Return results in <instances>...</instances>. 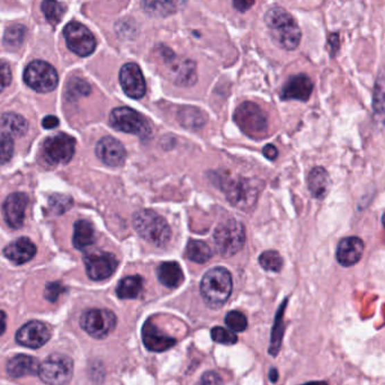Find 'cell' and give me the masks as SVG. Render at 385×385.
<instances>
[{
  "instance_id": "obj_40",
  "label": "cell",
  "mask_w": 385,
  "mask_h": 385,
  "mask_svg": "<svg viewBox=\"0 0 385 385\" xmlns=\"http://www.w3.org/2000/svg\"><path fill=\"white\" fill-rule=\"evenodd\" d=\"M66 286L64 284H61L60 282H50V283L46 284L44 298L48 302H55L59 298V296L62 293L66 292Z\"/></svg>"
},
{
  "instance_id": "obj_11",
  "label": "cell",
  "mask_w": 385,
  "mask_h": 385,
  "mask_svg": "<svg viewBox=\"0 0 385 385\" xmlns=\"http://www.w3.org/2000/svg\"><path fill=\"white\" fill-rule=\"evenodd\" d=\"M64 37L70 51L79 57H88L96 50V39L91 30L79 21H71L66 25Z\"/></svg>"
},
{
  "instance_id": "obj_42",
  "label": "cell",
  "mask_w": 385,
  "mask_h": 385,
  "mask_svg": "<svg viewBox=\"0 0 385 385\" xmlns=\"http://www.w3.org/2000/svg\"><path fill=\"white\" fill-rule=\"evenodd\" d=\"M222 377L217 372H205L195 385H222Z\"/></svg>"
},
{
  "instance_id": "obj_27",
  "label": "cell",
  "mask_w": 385,
  "mask_h": 385,
  "mask_svg": "<svg viewBox=\"0 0 385 385\" xmlns=\"http://www.w3.org/2000/svg\"><path fill=\"white\" fill-rule=\"evenodd\" d=\"M28 127L26 120L17 113L8 111L0 116V129H3V133L10 136H24L28 131Z\"/></svg>"
},
{
  "instance_id": "obj_14",
  "label": "cell",
  "mask_w": 385,
  "mask_h": 385,
  "mask_svg": "<svg viewBox=\"0 0 385 385\" xmlns=\"http://www.w3.org/2000/svg\"><path fill=\"white\" fill-rule=\"evenodd\" d=\"M120 84L124 93L129 98L140 100L145 96L147 91L145 77L140 66L133 62L124 64L120 70Z\"/></svg>"
},
{
  "instance_id": "obj_34",
  "label": "cell",
  "mask_w": 385,
  "mask_h": 385,
  "mask_svg": "<svg viewBox=\"0 0 385 385\" xmlns=\"http://www.w3.org/2000/svg\"><path fill=\"white\" fill-rule=\"evenodd\" d=\"M89 93H91V86L87 82H84V79L73 78L66 87V96L71 100L88 96Z\"/></svg>"
},
{
  "instance_id": "obj_12",
  "label": "cell",
  "mask_w": 385,
  "mask_h": 385,
  "mask_svg": "<svg viewBox=\"0 0 385 385\" xmlns=\"http://www.w3.org/2000/svg\"><path fill=\"white\" fill-rule=\"evenodd\" d=\"M75 150V140L66 133H57L46 138L43 145V152L48 163L64 165L73 159Z\"/></svg>"
},
{
  "instance_id": "obj_4",
  "label": "cell",
  "mask_w": 385,
  "mask_h": 385,
  "mask_svg": "<svg viewBox=\"0 0 385 385\" xmlns=\"http://www.w3.org/2000/svg\"><path fill=\"white\" fill-rule=\"evenodd\" d=\"M214 244L221 256H233L246 244L244 226L233 219L223 221L214 231Z\"/></svg>"
},
{
  "instance_id": "obj_6",
  "label": "cell",
  "mask_w": 385,
  "mask_h": 385,
  "mask_svg": "<svg viewBox=\"0 0 385 385\" xmlns=\"http://www.w3.org/2000/svg\"><path fill=\"white\" fill-rule=\"evenodd\" d=\"M109 124L115 129L124 133H131L138 138L151 136L152 127L143 115L129 107H118L111 111Z\"/></svg>"
},
{
  "instance_id": "obj_22",
  "label": "cell",
  "mask_w": 385,
  "mask_h": 385,
  "mask_svg": "<svg viewBox=\"0 0 385 385\" xmlns=\"http://www.w3.org/2000/svg\"><path fill=\"white\" fill-rule=\"evenodd\" d=\"M372 107L374 124L377 129H382L385 127V68L379 70L376 77Z\"/></svg>"
},
{
  "instance_id": "obj_43",
  "label": "cell",
  "mask_w": 385,
  "mask_h": 385,
  "mask_svg": "<svg viewBox=\"0 0 385 385\" xmlns=\"http://www.w3.org/2000/svg\"><path fill=\"white\" fill-rule=\"evenodd\" d=\"M329 52H330L331 57H334L337 55V52L340 48L339 35L337 33L330 34L328 39Z\"/></svg>"
},
{
  "instance_id": "obj_10",
  "label": "cell",
  "mask_w": 385,
  "mask_h": 385,
  "mask_svg": "<svg viewBox=\"0 0 385 385\" xmlns=\"http://www.w3.org/2000/svg\"><path fill=\"white\" fill-rule=\"evenodd\" d=\"M118 318L107 309H91L84 311L80 318V325L91 337L104 339L114 331Z\"/></svg>"
},
{
  "instance_id": "obj_2",
  "label": "cell",
  "mask_w": 385,
  "mask_h": 385,
  "mask_svg": "<svg viewBox=\"0 0 385 385\" xmlns=\"http://www.w3.org/2000/svg\"><path fill=\"white\" fill-rule=\"evenodd\" d=\"M133 226L142 239L156 247H165L172 239V229L161 215L151 210L136 212Z\"/></svg>"
},
{
  "instance_id": "obj_16",
  "label": "cell",
  "mask_w": 385,
  "mask_h": 385,
  "mask_svg": "<svg viewBox=\"0 0 385 385\" xmlns=\"http://www.w3.org/2000/svg\"><path fill=\"white\" fill-rule=\"evenodd\" d=\"M96 154L98 159L109 167H120L127 159L125 147L113 136L100 138L96 145Z\"/></svg>"
},
{
  "instance_id": "obj_24",
  "label": "cell",
  "mask_w": 385,
  "mask_h": 385,
  "mask_svg": "<svg viewBox=\"0 0 385 385\" xmlns=\"http://www.w3.org/2000/svg\"><path fill=\"white\" fill-rule=\"evenodd\" d=\"M307 187L311 195L316 199H323L331 188V178L323 167H314L307 176Z\"/></svg>"
},
{
  "instance_id": "obj_17",
  "label": "cell",
  "mask_w": 385,
  "mask_h": 385,
  "mask_svg": "<svg viewBox=\"0 0 385 385\" xmlns=\"http://www.w3.org/2000/svg\"><path fill=\"white\" fill-rule=\"evenodd\" d=\"M142 341L147 350L154 352H165L177 343V340L160 330L151 320H147L142 327Z\"/></svg>"
},
{
  "instance_id": "obj_31",
  "label": "cell",
  "mask_w": 385,
  "mask_h": 385,
  "mask_svg": "<svg viewBox=\"0 0 385 385\" xmlns=\"http://www.w3.org/2000/svg\"><path fill=\"white\" fill-rule=\"evenodd\" d=\"M187 257L192 262L204 264L212 258V250L202 240H190L187 244Z\"/></svg>"
},
{
  "instance_id": "obj_21",
  "label": "cell",
  "mask_w": 385,
  "mask_h": 385,
  "mask_svg": "<svg viewBox=\"0 0 385 385\" xmlns=\"http://www.w3.org/2000/svg\"><path fill=\"white\" fill-rule=\"evenodd\" d=\"M3 253L10 262H15L17 265H23L35 256L37 246L26 237H21L8 244L3 250Z\"/></svg>"
},
{
  "instance_id": "obj_49",
  "label": "cell",
  "mask_w": 385,
  "mask_h": 385,
  "mask_svg": "<svg viewBox=\"0 0 385 385\" xmlns=\"http://www.w3.org/2000/svg\"><path fill=\"white\" fill-rule=\"evenodd\" d=\"M303 385H328V384H327V383L325 382H310Z\"/></svg>"
},
{
  "instance_id": "obj_8",
  "label": "cell",
  "mask_w": 385,
  "mask_h": 385,
  "mask_svg": "<svg viewBox=\"0 0 385 385\" xmlns=\"http://www.w3.org/2000/svg\"><path fill=\"white\" fill-rule=\"evenodd\" d=\"M235 123L248 136L260 138L267 131V118L262 109L255 102H244L235 109L233 115Z\"/></svg>"
},
{
  "instance_id": "obj_26",
  "label": "cell",
  "mask_w": 385,
  "mask_h": 385,
  "mask_svg": "<svg viewBox=\"0 0 385 385\" xmlns=\"http://www.w3.org/2000/svg\"><path fill=\"white\" fill-rule=\"evenodd\" d=\"M95 242V230L93 224L87 220H79L73 226V247L78 250H84L91 247Z\"/></svg>"
},
{
  "instance_id": "obj_37",
  "label": "cell",
  "mask_w": 385,
  "mask_h": 385,
  "mask_svg": "<svg viewBox=\"0 0 385 385\" xmlns=\"http://www.w3.org/2000/svg\"><path fill=\"white\" fill-rule=\"evenodd\" d=\"M25 33H26V30L23 25H14L6 30L5 37H3V42L7 46L17 48L24 41Z\"/></svg>"
},
{
  "instance_id": "obj_38",
  "label": "cell",
  "mask_w": 385,
  "mask_h": 385,
  "mask_svg": "<svg viewBox=\"0 0 385 385\" xmlns=\"http://www.w3.org/2000/svg\"><path fill=\"white\" fill-rule=\"evenodd\" d=\"M73 199L68 195L55 194L48 199V205L51 211L55 214H64L73 206Z\"/></svg>"
},
{
  "instance_id": "obj_7",
  "label": "cell",
  "mask_w": 385,
  "mask_h": 385,
  "mask_svg": "<svg viewBox=\"0 0 385 385\" xmlns=\"http://www.w3.org/2000/svg\"><path fill=\"white\" fill-rule=\"evenodd\" d=\"M39 376L48 385L69 384L73 375V361L64 354H52L39 364Z\"/></svg>"
},
{
  "instance_id": "obj_50",
  "label": "cell",
  "mask_w": 385,
  "mask_h": 385,
  "mask_svg": "<svg viewBox=\"0 0 385 385\" xmlns=\"http://www.w3.org/2000/svg\"><path fill=\"white\" fill-rule=\"evenodd\" d=\"M382 222H383V226H385V213L384 215H383Z\"/></svg>"
},
{
  "instance_id": "obj_25",
  "label": "cell",
  "mask_w": 385,
  "mask_h": 385,
  "mask_svg": "<svg viewBox=\"0 0 385 385\" xmlns=\"http://www.w3.org/2000/svg\"><path fill=\"white\" fill-rule=\"evenodd\" d=\"M160 283L169 289H176L183 282V273L178 262H165L156 269Z\"/></svg>"
},
{
  "instance_id": "obj_18",
  "label": "cell",
  "mask_w": 385,
  "mask_h": 385,
  "mask_svg": "<svg viewBox=\"0 0 385 385\" xmlns=\"http://www.w3.org/2000/svg\"><path fill=\"white\" fill-rule=\"evenodd\" d=\"M28 202V197L24 192H12L3 203V217L12 229H19L23 226Z\"/></svg>"
},
{
  "instance_id": "obj_3",
  "label": "cell",
  "mask_w": 385,
  "mask_h": 385,
  "mask_svg": "<svg viewBox=\"0 0 385 385\" xmlns=\"http://www.w3.org/2000/svg\"><path fill=\"white\" fill-rule=\"evenodd\" d=\"M233 282L230 271L224 267H214L203 276L201 295L208 307H220L229 300Z\"/></svg>"
},
{
  "instance_id": "obj_48",
  "label": "cell",
  "mask_w": 385,
  "mask_h": 385,
  "mask_svg": "<svg viewBox=\"0 0 385 385\" xmlns=\"http://www.w3.org/2000/svg\"><path fill=\"white\" fill-rule=\"evenodd\" d=\"M269 379H271V382H277V379H278V370L276 368H271V370H269Z\"/></svg>"
},
{
  "instance_id": "obj_28",
  "label": "cell",
  "mask_w": 385,
  "mask_h": 385,
  "mask_svg": "<svg viewBox=\"0 0 385 385\" xmlns=\"http://www.w3.org/2000/svg\"><path fill=\"white\" fill-rule=\"evenodd\" d=\"M143 289V278L138 275L124 277L116 286V294L122 300H132L138 298Z\"/></svg>"
},
{
  "instance_id": "obj_44",
  "label": "cell",
  "mask_w": 385,
  "mask_h": 385,
  "mask_svg": "<svg viewBox=\"0 0 385 385\" xmlns=\"http://www.w3.org/2000/svg\"><path fill=\"white\" fill-rule=\"evenodd\" d=\"M256 0H233V6L238 12H244L253 6Z\"/></svg>"
},
{
  "instance_id": "obj_35",
  "label": "cell",
  "mask_w": 385,
  "mask_h": 385,
  "mask_svg": "<svg viewBox=\"0 0 385 385\" xmlns=\"http://www.w3.org/2000/svg\"><path fill=\"white\" fill-rule=\"evenodd\" d=\"M224 322L228 325V328L233 332H242L248 327L247 316H244V313L240 312V311H230L226 314Z\"/></svg>"
},
{
  "instance_id": "obj_33",
  "label": "cell",
  "mask_w": 385,
  "mask_h": 385,
  "mask_svg": "<svg viewBox=\"0 0 385 385\" xmlns=\"http://www.w3.org/2000/svg\"><path fill=\"white\" fill-rule=\"evenodd\" d=\"M259 264L265 271L278 273L283 267V258L275 250H268L259 257Z\"/></svg>"
},
{
  "instance_id": "obj_19",
  "label": "cell",
  "mask_w": 385,
  "mask_h": 385,
  "mask_svg": "<svg viewBox=\"0 0 385 385\" xmlns=\"http://www.w3.org/2000/svg\"><path fill=\"white\" fill-rule=\"evenodd\" d=\"M313 91V82L310 77L304 73L293 75L284 84L282 89V100H301L307 102L310 98Z\"/></svg>"
},
{
  "instance_id": "obj_1",
  "label": "cell",
  "mask_w": 385,
  "mask_h": 385,
  "mask_svg": "<svg viewBox=\"0 0 385 385\" xmlns=\"http://www.w3.org/2000/svg\"><path fill=\"white\" fill-rule=\"evenodd\" d=\"M265 23L277 46L287 51H293L300 46L301 30L287 10L282 7H273L266 12Z\"/></svg>"
},
{
  "instance_id": "obj_41",
  "label": "cell",
  "mask_w": 385,
  "mask_h": 385,
  "mask_svg": "<svg viewBox=\"0 0 385 385\" xmlns=\"http://www.w3.org/2000/svg\"><path fill=\"white\" fill-rule=\"evenodd\" d=\"M12 70L6 61L0 60V93L5 91L12 82Z\"/></svg>"
},
{
  "instance_id": "obj_45",
  "label": "cell",
  "mask_w": 385,
  "mask_h": 385,
  "mask_svg": "<svg viewBox=\"0 0 385 385\" xmlns=\"http://www.w3.org/2000/svg\"><path fill=\"white\" fill-rule=\"evenodd\" d=\"M57 125H59V118H57V116L48 115V116L43 118L42 127H44V129H55V127H57Z\"/></svg>"
},
{
  "instance_id": "obj_13",
  "label": "cell",
  "mask_w": 385,
  "mask_h": 385,
  "mask_svg": "<svg viewBox=\"0 0 385 385\" xmlns=\"http://www.w3.org/2000/svg\"><path fill=\"white\" fill-rule=\"evenodd\" d=\"M84 267L91 280H107L118 269V260L113 253H91L84 258Z\"/></svg>"
},
{
  "instance_id": "obj_32",
  "label": "cell",
  "mask_w": 385,
  "mask_h": 385,
  "mask_svg": "<svg viewBox=\"0 0 385 385\" xmlns=\"http://www.w3.org/2000/svg\"><path fill=\"white\" fill-rule=\"evenodd\" d=\"M42 12L46 16V21L55 26L61 21L64 8L62 3H59L57 0H43Z\"/></svg>"
},
{
  "instance_id": "obj_47",
  "label": "cell",
  "mask_w": 385,
  "mask_h": 385,
  "mask_svg": "<svg viewBox=\"0 0 385 385\" xmlns=\"http://www.w3.org/2000/svg\"><path fill=\"white\" fill-rule=\"evenodd\" d=\"M6 313L3 312V311L0 310V336H1V334L5 332V330H6Z\"/></svg>"
},
{
  "instance_id": "obj_23",
  "label": "cell",
  "mask_w": 385,
  "mask_h": 385,
  "mask_svg": "<svg viewBox=\"0 0 385 385\" xmlns=\"http://www.w3.org/2000/svg\"><path fill=\"white\" fill-rule=\"evenodd\" d=\"M39 361L33 356L17 355L10 358L7 363V373L14 379L39 373Z\"/></svg>"
},
{
  "instance_id": "obj_39",
  "label": "cell",
  "mask_w": 385,
  "mask_h": 385,
  "mask_svg": "<svg viewBox=\"0 0 385 385\" xmlns=\"http://www.w3.org/2000/svg\"><path fill=\"white\" fill-rule=\"evenodd\" d=\"M14 154V140L10 134H0V165L7 163Z\"/></svg>"
},
{
  "instance_id": "obj_30",
  "label": "cell",
  "mask_w": 385,
  "mask_h": 385,
  "mask_svg": "<svg viewBox=\"0 0 385 385\" xmlns=\"http://www.w3.org/2000/svg\"><path fill=\"white\" fill-rule=\"evenodd\" d=\"M143 10L152 17H167L176 12L174 0H143Z\"/></svg>"
},
{
  "instance_id": "obj_20",
  "label": "cell",
  "mask_w": 385,
  "mask_h": 385,
  "mask_svg": "<svg viewBox=\"0 0 385 385\" xmlns=\"http://www.w3.org/2000/svg\"><path fill=\"white\" fill-rule=\"evenodd\" d=\"M363 253H364V241L352 235L340 241L336 251V257L340 265L343 267H350L361 260Z\"/></svg>"
},
{
  "instance_id": "obj_9",
  "label": "cell",
  "mask_w": 385,
  "mask_h": 385,
  "mask_svg": "<svg viewBox=\"0 0 385 385\" xmlns=\"http://www.w3.org/2000/svg\"><path fill=\"white\" fill-rule=\"evenodd\" d=\"M24 82L37 93H46L55 91L59 82L57 70L44 61L30 62L24 71Z\"/></svg>"
},
{
  "instance_id": "obj_5",
  "label": "cell",
  "mask_w": 385,
  "mask_h": 385,
  "mask_svg": "<svg viewBox=\"0 0 385 385\" xmlns=\"http://www.w3.org/2000/svg\"><path fill=\"white\" fill-rule=\"evenodd\" d=\"M217 183L221 190L226 192L229 202L237 208L248 210L256 203L258 190L256 185L248 179L217 174Z\"/></svg>"
},
{
  "instance_id": "obj_36",
  "label": "cell",
  "mask_w": 385,
  "mask_h": 385,
  "mask_svg": "<svg viewBox=\"0 0 385 385\" xmlns=\"http://www.w3.org/2000/svg\"><path fill=\"white\" fill-rule=\"evenodd\" d=\"M211 338L214 343L231 346L238 343V336L230 329L222 328V327H214L211 330Z\"/></svg>"
},
{
  "instance_id": "obj_46",
  "label": "cell",
  "mask_w": 385,
  "mask_h": 385,
  "mask_svg": "<svg viewBox=\"0 0 385 385\" xmlns=\"http://www.w3.org/2000/svg\"><path fill=\"white\" fill-rule=\"evenodd\" d=\"M262 154H265L266 158L269 160L276 159L277 154H278V151H277L276 147L273 145H267L264 147L262 150Z\"/></svg>"
},
{
  "instance_id": "obj_29",
  "label": "cell",
  "mask_w": 385,
  "mask_h": 385,
  "mask_svg": "<svg viewBox=\"0 0 385 385\" xmlns=\"http://www.w3.org/2000/svg\"><path fill=\"white\" fill-rule=\"evenodd\" d=\"M286 305H287V298L280 304V309L275 316L274 325L271 330V346H269V354L271 356H276L280 352V346H282V340L284 337V313H285Z\"/></svg>"
},
{
  "instance_id": "obj_15",
  "label": "cell",
  "mask_w": 385,
  "mask_h": 385,
  "mask_svg": "<svg viewBox=\"0 0 385 385\" xmlns=\"http://www.w3.org/2000/svg\"><path fill=\"white\" fill-rule=\"evenodd\" d=\"M51 338V329L41 321H30L16 332V341L21 346L37 349L44 346Z\"/></svg>"
}]
</instances>
